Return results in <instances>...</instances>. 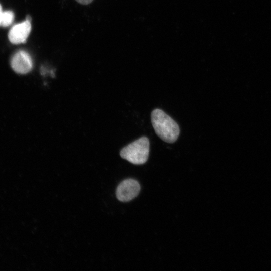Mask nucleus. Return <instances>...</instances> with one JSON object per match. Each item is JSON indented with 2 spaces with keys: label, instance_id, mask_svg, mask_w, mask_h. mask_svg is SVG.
<instances>
[{
  "label": "nucleus",
  "instance_id": "1",
  "mask_svg": "<svg viewBox=\"0 0 271 271\" xmlns=\"http://www.w3.org/2000/svg\"><path fill=\"white\" fill-rule=\"evenodd\" d=\"M151 120L156 133L162 140L169 143L176 141L180 129L171 117L162 110L155 109L151 113Z\"/></svg>",
  "mask_w": 271,
  "mask_h": 271
},
{
  "label": "nucleus",
  "instance_id": "2",
  "mask_svg": "<svg viewBox=\"0 0 271 271\" xmlns=\"http://www.w3.org/2000/svg\"><path fill=\"white\" fill-rule=\"evenodd\" d=\"M149 152V141L142 137L123 148L120 152L121 157L129 162L140 165L148 160Z\"/></svg>",
  "mask_w": 271,
  "mask_h": 271
},
{
  "label": "nucleus",
  "instance_id": "3",
  "mask_svg": "<svg viewBox=\"0 0 271 271\" xmlns=\"http://www.w3.org/2000/svg\"><path fill=\"white\" fill-rule=\"evenodd\" d=\"M140 190V186L137 181L127 179L118 185L116 190V196L120 201L128 202L138 195Z\"/></svg>",
  "mask_w": 271,
  "mask_h": 271
},
{
  "label": "nucleus",
  "instance_id": "4",
  "mask_svg": "<svg viewBox=\"0 0 271 271\" xmlns=\"http://www.w3.org/2000/svg\"><path fill=\"white\" fill-rule=\"evenodd\" d=\"M11 65L19 74H26L33 68V62L29 54L23 50L17 52L12 57Z\"/></svg>",
  "mask_w": 271,
  "mask_h": 271
},
{
  "label": "nucleus",
  "instance_id": "5",
  "mask_svg": "<svg viewBox=\"0 0 271 271\" xmlns=\"http://www.w3.org/2000/svg\"><path fill=\"white\" fill-rule=\"evenodd\" d=\"M31 30V21L26 19L25 21L17 24L11 28L8 33L9 40L14 44L25 43Z\"/></svg>",
  "mask_w": 271,
  "mask_h": 271
},
{
  "label": "nucleus",
  "instance_id": "6",
  "mask_svg": "<svg viewBox=\"0 0 271 271\" xmlns=\"http://www.w3.org/2000/svg\"><path fill=\"white\" fill-rule=\"evenodd\" d=\"M14 14L11 11H3L1 21V26L6 27L10 26L13 22Z\"/></svg>",
  "mask_w": 271,
  "mask_h": 271
},
{
  "label": "nucleus",
  "instance_id": "7",
  "mask_svg": "<svg viewBox=\"0 0 271 271\" xmlns=\"http://www.w3.org/2000/svg\"><path fill=\"white\" fill-rule=\"evenodd\" d=\"M78 3L82 5H87L91 3L93 0H76Z\"/></svg>",
  "mask_w": 271,
  "mask_h": 271
},
{
  "label": "nucleus",
  "instance_id": "8",
  "mask_svg": "<svg viewBox=\"0 0 271 271\" xmlns=\"http://www.w3.org/2000/svg\"><path fill=\"white\" fill-rule=\"evenodd\" d=\"M3 10H2V6L0 4V26H1V17H2V13H3Z\"/></svg>",
  "mask_w": 271,
  "mask_h": 271
}]
</instances>
